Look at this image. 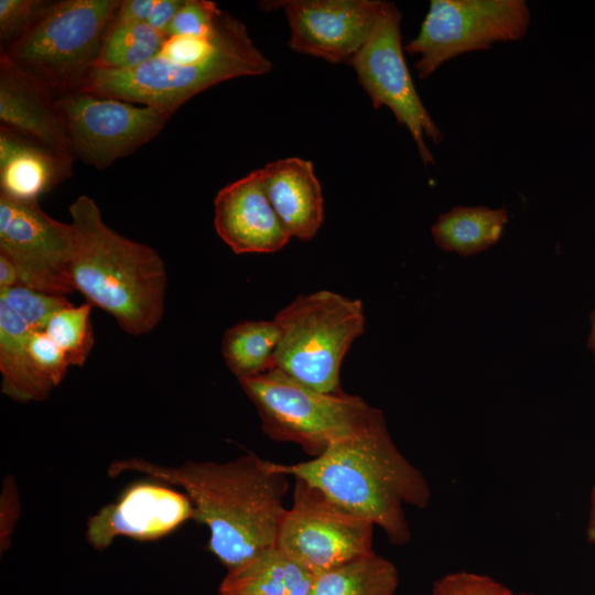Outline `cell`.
I'll return each mask as SVG.
<instances>
[{
	"instance_id": "obj_1",
	"label": "cell",
	"mask_w": 595,
	"mask_h": 595,
	"mask_svg": "<svg viewBox=\"0 0 595 595\" xmlns=\"http://www.w3.org/2000/svg\"><path fill=\"white\" fill-rule=\"evenodd\" d=\"M125 473L180 487L194 506L193 520L209 530L208 551L227 571L278 547L288 511L283 505L288 476L253 453L221 463L187 461L167 466L131 457L108 466L110 477Z\"/></svg>"
},
{
	"instance_id": "obj_2",
	"label": "cell",
	"mask_w": 595,
	"mask_h": 595,
	"mask_svg": "<svg viewBox=\"0 0 595 595\" xmlns=\"http://www.w3.org/2000/svg\"><path fill=\"white\" fill-rule=\"evenodd\" d=\"M269 463L272 469L306 482L379 527L393 545L411 540L404 506L425 508L431 500L428 480L398 450L385 419L359 435L331 444L309 461Z\"/></svg>"
},
{
	"instance_id": "obj_3",
	"label": "cell",
	"mask_w": 595,
	"mask_h": 595,
	"mask_svg": "<svg viewBox=\"0 0 595 595\" xmlns=\"http://www.w3.org/2000/svg\"><path fill=\"white\" fill-rule=\"evenodd\" d=\"M68 212L76 231L75 290L110 314L125 333L152 332L165 306L166 270L161 256L110 228L88 195L78 196Z\"/></svg>"
},
{
	"instance_id": "obj_4",
	"label": "cell",
	"mask_w": 595,
	"mask_h": 595,
	"mask_svg": "<svg viewBox=\"0 0 595 595\" xmlns=\"http://www.w3.org/2000/svg\"><path fill=\"white\" fill-rule=\"evenodd\" d=\"M272 68L255 45L246 25L224 12L216 29V47L196 64H176L159 55L127 69L94 67L79 91L149 106L173 115L195 95L221 82L259 76Z\"/></svg>"
},
{
	"instance_id": "obj_5",
	"label": "cell",
	"mask_w": 595,
	"mask_h": 595,
	"mask_svg": "<svg viewBox=\"0 0 595 595\" xmlns=\"http://www.w3.org/2000/svg\"><path fill=\"white\" fill-rule=\"evenodd\" d=\"M238 381L258 411L262 431L272 440L299 444L313 457L385 419L360 397L314 390L277 368Z\"/></svg>"
},
{
	"instance_id": "obj_6",
	"label": "cell",
	"mask_w": 595,
	"mask_h": 595,
	"mask_svg": "<svg viewBox=\"0 0 595 595\" xmlns=\"http://www.w3.org/2000/svg\"><path fill=\"white\" fill-rule=\"evenodd\" d=\"M121 0L52 2L32 29L1 55L55 98L80 88L95 67Z\"/></svg>"
},
{
	"instance_id": "obj_7",
	"label": "cell",
	"mask_w": 595,
	"mask_h": 595,
	"mask_svg": "<svg viewBox=\"0 0 595 595\" xmlns=\"http://www.w3.org/2000/svg\"><path fill=\"white\" fill-rule=\"evenodd\" d=\"M273 320L280 328L273 368L314 390L342 392L343 359L365 331L361 301L321 290L295 298Z\"/></svg>"
},
{
	"instance_id": "obj_8",
	"label": "cell",
	"mask_w": 595,
	"mask_h": 595,
	"mask_svg": "<svg viewBox=\"0 0 595 595\" xmlns=\"http://www.w3.org/2000/svg\"><path fill=\"white\" fill-rule=\"evenodd\" d=\"M530 24L524 0H432L418 35L403 47L418 55L421 79L465 53L522 39Z\"/></svg>"
},
{
	"instance_id": "obj_9",
	"label": "cell",
	"mask_w": 595,
	"mask_h": 595,
	"mask_svg": "<svg viewBox=\"0 0 595 595\" xmlns=\"http://www.w3.org/2000/svg\"><path fill=\"white\" fill-rule=\"evenodd\" d=\"M401 12L392 2L383 1L376 25L349 65L369 96L372 106L387 107L413 138L424 165L434 164L424 137L439 143L442 131L424 107L401 43Z\"/></svg>"
},
{
	"instance_id": "obj_10",
	"label": "cell",
	"mask_w": 595,
	"mask_h": 595,
	"mask_svg": "<svg viewBox=\"0 0 595 595\" xmlns=\"http://www.w3.org/2000/svg\"><path fill=\"white\" fill-rule=\"evenodd\" d=\"M292 507L282 521L278 547L317 575L372 552L374 524L294 478Z\"/></svg>"
},
{
	"instance_id": "obj_11",
	"label": "cell",
	"mask_w": 595,
	"mask_h": 595,
	"mask_svg": "<svg viewBox=\"0 0 595 595\" xmlns=\"http://www.w3.org/2000/svg\"><path fill=\"white\" fill-rule=\"evenodd\" d=\"M75 158L102 170L154 139L172 117L149 106L85 91L55 98Z\"/></svg>"
},
{
	"instance_id": "obj_12",
	"label": "cell",
	"mask_w": 595,
	"mask_h": 595,
	"mask_svg": "<svg viewBox=\"0 0 595 595\" xmlns=\"http://www.w3.org/2000/svg\"><path fill=\"white\" fill-rule=\"evenodd\" d=\"M74 226L47 215L37 201L0 194V255L18 269L20 285L66 296L75 291Z\"/></svg>"
},
{
	"instance_id": "obj_13",
	"label": "cell",
	"mask_w": 595,
	"mask_h": 595,
	"mask_svg": "<svg viewBox=\"0 0 595 595\" xmlns=\"http://www.w3.org/2000/svg\"><path fill=\"white\" fill-rule=\"evenodd\" d=\"M383 1L379 0H283L263 2L281 8L290 28L289 46L329 63H347L369 39Z\"/></svg>"
},
{
	"instance_id": "obj_14",
	"label": "cell",
	"mask_w": 595,
	"mask_h": 595,
	"mask_svg": "<svg viewBox=\"0 0 595 595\" xmlns=\"http://www.w3.org/2000/svg\"><path fill=\"white\" fill-rule=\"evenodd\" d=\"M193 518L194 506L184 491L161 482H140L89 518L86 539L96 550L108 548L117 537L152 541Z\"/></svg>"
},
{
	"instance_id": "obj_15",
	"label": "cell",
	"mask_w": 595,
	"mask_h": 595,
	"mask_svg": "<svg viewBox=\"0 0 595 595\" xmlns=\"http://www.w3.org/2000/svg\"><path fill=\"white\" fill-rule=\"evenodd\" d=\"M214 227L236 253H271L291 239L255 170L226 185L214 199Z\"/></svg>"
},
{
	"instance_id": "obj_16",
	"label": "cell",
	"mask_w": 595,
	"mask_h": 595,
	"mask_svg": "<svg viewBox=\"0 0 595 595\" xmlns=\"http://www.w3.org/2000/svg\"><path fill=\"white\" fill-rule=\"evenodd\" d=\"M0 120L2 126L75 159L55 97L4 55L0 56Z\"/></svg>"
},
{
	"instance_id": "obj_17",
	"label": "cell",
	"mask_w": 595,
	"mask_h": 595,
	"mask_svg": "<svg viewBox=\"0 0 595 595\" xmlns=\"http://www.w3.org/2000/svg\"><path fill=\"white\" fill-rule=\"evenodd\" d=\"M260 171L268 198L291 238H314L324 221V198L312 162L291 156Z\"/></svg>"
},
{
	"instance_id": "obj_18",
	"label": "cell",
	"mask_w": 595,
	"mask_h": 595,
	"mask_svg": "<svg viewBox=\"0 0 595 595\" xmlns=\"http://www.w3.org/2000/svg\"><path fill=\"white\" fill-rule=\"evenodd\" d=\"M23 137L1 125L0 194L39 202L71 175L74 160Z\"/></svg>"
},
{
	"instance_id": "obj_19",
	"label": "cell",
	"mask_w": 595,
	"mask_h": 595,
	"mask_svg": "<svg viewBox=\"0 0 595 595\" xmlns=\"http://www.w3.org/2000/svg\"><path fill=\"white\" fill-rule=\"evenodd\" d=\"M315 575L279 547L269 548L227 571L219 595H310Z\"/></svg>"
},
{
	"instance_id": "obj_20",
	"label": "cell",
	"mask_w": 595,
	"mask_h": 595,
	"mask_svg": "<svg viewBox=\"0 0 595 595\" xmlns=\"http://www.w3.org/2000/svg\"><path fill=\"white\" fill-rule=\"evenodd\" d=\"M30 332L11 307L0 300L1 391L21 403L46 400L52 391L32 364L28 349Z\"/></svg>"
},
{
	"instance_id": "obj_21",
	"label": "cell",
	"mask_w": 595,
	"mask_h": 595,
	"mask_svg": "<svg viewBox=\"0 0 595 595\" xmlns=\"http://www.w3.org/2000/svg\"><path fill=\"white\" fill-rule=\"evenodd\" d=\"M508 219L504 208L456 206L437 217L431 235L442 250L468 257L496 245Z\"/></svg>"
},
{
	"instance_id": "obj_22",
	"label": "cell",
	"mask_w": 595,
	"mask_h": 595,
	"mask_svg": "<svg viewBox=\"0 0 595 595\" xmlns=\"http://www.w3.org/2000/svg\"><path fill=\"white\" fill-rule=\"evenodd\" d=\"M396 565L375 551L315 575L310 595H394Z\"/></svg>"
},
{
	"instance_id": "obj_23",
	"label": "cell",
	"mask_w": 595,
	"mask_h": 595,
	"mask_svg": "<svg viewBox=\"0 0 595 595\" xmlns=\"http://www.w3.org/2000/svg\"><path fill=\"white\" fill-rule=\"evenodd\" d=\"M280 328L272 321H242L228 328L221 340V354L237 379L258 376L273 368V355Z\"/></svg>"
},
{
	"instance_id": "obj_24",
	"label": "cell",
	"mask_w": 595,
	"mask_h": 595,
	"mask_svg": "<svg viewBox=\"0 0 595 595\" xmlns=\"http://www.w3.org/2000/svg\"><path fill=\"white\" fill-rule=\"evenodd\" d=\"M166 36L147 23H116L108 31L95 67L127 69L158 55Z\"/></svg>"
},
{
	"instance_id": "obj_25",
	"label": "cell",
	"mask_w": 595,
	"mask_h": 595,
	"mask_svg": "<svg viewBox=\"0 0 595 595\" xmlns=\"http://www.w3.org/2000/svg\"><path fill=\"white\" fill-rule=\"evenodd\" d=\"M91 306L86 302L57 311L44 331L62 349L71 366H83L94 347Z\"/></svg>"
},
{
	"instance_id": "obj_26",
	"label": "cell",
	"mask_w": 595,
	"mask_h": 595,
	"mask_svg": "<svg viewBox=\"0 0 595 595\" xmlns=\"http://www.w3.org/2000/svg\"><path fill=\"white\" fill-rule=\"evenodd\" d=\"M0 300H3L31 331H45L51 317L72 304L66 296L47 294L24 285L0 291Z\"/></svg>"
},
{
	"instance_id": "obj_27",
	"label": "cell",
	"mask_w": 595,
	"mask_h": 595,
	"mask_svg": "<svg viewBox=\"0 0 595 595\" xmlns=\"http://www.w3.org/2000/svg\"><path fill=\"white\" fill-rule=\"evenodd\" d=\"M51 3L43 0H0L1 51L24 36Z\"/></svg>"
},
{
	"instance_id": "obj_28",
	"label": "cell",
	"mask_w": 595,
	"mask_h": 595,
	"mask_svg": "<svg viewBox=\"0 0 595 595\" xmlns=\"http://www.w3.org/2000/svg\"><path fill=\"white\" fill-rule=\"evenodd\" d=\"M28 349L41 380L53 390L71 367L65 354L44 331H31Z\"/></svg>"
},
{
	"instance_id": "obj_29",
	"label": "cell",
	"mask_w": 595,
	"mask_h": 595,
	"mask_svg": "<svg viewBox=\"0 0 595 595\" xmlns=\"http://www.w3.org/2000/svg\"><path fill=\"white\" fill-rule=\"evenodd\" d=\"M223 11L213 1L184 0L165 35H191L210 37L215 33L218 19Z\"/></svg>"
},
{
	"instance_id": "obj_30",
	"label": "cell",
	"mask_w": 595,
	"mask_h": 595,
	"mask_svg": "<svg viewBox=\"0 0 595 595\" xmlns=\"http://www.w3.org/2000/svg\"><path fill=\"white\" fill-rule=\"evenodd\" d=\"M431 595H515V593L488 575L458 571L436 580Z\"/></svg>"
},
{
	"instance_id": "obj_31",
	"label": "cell",
	"mask_w": 595,
	"mask_h": 595,
	"mask_svg": "<svg viewBox=\"0 0 595 595\" xmlns=\"http://www.w3.org/2000/svg\"><path fill=\"white\" fill-rule=\"evenodd\" d=\"M215 47L216 30L210 37L171 35L164 40L158 55L176 64H196L206 60Z\"/></svg>"
},
{
	"instance_id": "obj_32",
	"label": "cell",
	"mask_w": 595,
	"mask_h": 595,
	"mask_svg": "<svg viewBox=\"0 0 595 595\" xmlns=\"http://www.w3.org/2000/svg\"><path fill=\"white\" fill-rule=\"evenodd\" d=\"M21 512L19 493L14 478L7 476L0 497V552L3 554L12 541V536Z\"/></svg>"
},
{
	"instance_id": "obj_33",
	"label": "cell",
	"mask_w": 595,
	"mask_h": 595,
	"mask_svg": "<svg viewBox=\"0 0 595 595\" xmlns=\"http://www.w3.org/2000/svg\"><path fill=\"white\" fill-rule=\"evenodd\" d=\"M156 0H121L116 23H147Z\"/></svg>"
},
{
	"instance_id": "obj_34",
	"label": "cell",
	"mask_w": 595,
	"mask_h": 595,
	"mask_svg": "<svg viewBox=\"0 0 595 595\" xmlns=\"http://www.w3.org/2000/svg\"><path fill=\"white\" fill-rule=\"evenodd\" d=\"M183 3L184 0H156L147 24L165 35L167 26Z\"/></svg>"
},
{
	"instance_id": "obj_35",
	"label": "cell",
	"mask_w": 595,
	"mask_h": 595,
	"mask_svg": "<svg viewBox=\"0 0 595 595\" xmlns=\"http://www.w3.org/2000/svg\"><path fill=\"white\" fill-rule=\"evenodd\" d=\"M20 285V277L15 266L3 255H0V291Z\"/></svg>"
},
{
	"instance_id": "obj_36",
	"label": "cell",
	"mask_w": 595,
	"mask_h": 595,
	"mask_svg": "<svg viewBox=\"0 0 595 595\" xmlns=\"http://www.w3.org/2000/svg\"><path fill=\"white\" fill-rule=\"evenodd\" d=\"M587 538L595 544V487L591 494L589 517L587 523Z\"/></svg>"
},
{
	"instance_id": "obj_37",
	"label": "cell",
	"mask_w": 595,
	"mask_h": 595,
	"mask_svg": "<svg viewBox=\"0 0 595 595\" xmlns=\"http://www.w3.org/2000/svg\"><path fill=\"white\" fill-rule=\"evenodd\" d=\"M588 348L595 361V309L589 316Z\"/></svg>"
},
{
	"instance_id": "obj_38",
	"label": "cell",
	"mask_w": 595,
	"mask_h": 595,
	"mask_svg": "<svg viewBox=\"0 0 595 595\" xmlns=\"http://www.w3.org/2000/svg\"><path fill=\"white\" fill-rule=\"evenodd\" d=\"M515 595H536V594H530V593H519V594H516Z\"/></svg>"
}]
</instances>
